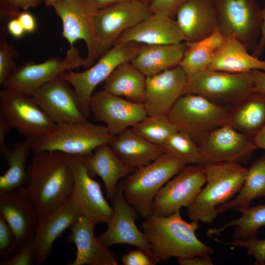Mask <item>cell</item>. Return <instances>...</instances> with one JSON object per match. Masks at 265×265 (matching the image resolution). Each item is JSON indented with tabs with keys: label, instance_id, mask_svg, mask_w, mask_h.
I'll return each instance as SVG.
<instances>
[{
	"label": "cell",
	"instance_id": "1",
	"mask_svg": "<svg viewBox=\"0 0 265 265\" xmlns=\"http://www.w3.org/2000/svg\"><path fill=\"white\" fill-rule=\"evenodd\" d=\"M27 172L28 182L21 188L34 203L39 218L71 196L74 176L67 154L48 151L34 153Z\"/></svg>",
	"mask_w": 265,
	"mask_h": 265
},
{
	"label": "cell",
	"instance_id": "2",
	"mask_svg": "<svg viewBox=\"0 0 265 265\" xmlns=\"http://www.w3.org/2000/svg\"><path fill=\"white\" fill-rule=\"evenodd\" d=\"M200 228L198 221L184 220L180 211L164 216L152 214L145 218L142 224V232L158 262L171 257L188 258L212 254L213 249L196 235Z\"/></svg>",
	"mask_w": 265,
	"mask_h": 265
},
{
	"label": "cell",
	"instance_id": "3",
	"mask_svg": "<svg viewBox=\"0 0 265 265\" xmlns=\"http://www.w3.org/2000/svg\"><path fill=\"white\" fill-rule=\"evenodd\" d=\"M207 184L187 207L192 221L212 223L218 214L216 207L237 194L245 179L247 170L240 163L217 162L203 165Z\"/></svg>",
	"mask_w": 265,
	"mask_h": 265
},
{
	"label": "cell",
	"instance_id": "4",
	"mask_svg": "<svg viewBox=\"0 0 265 265\" xmlns=\"http://www.w3.org/2000/svg\"><path fill=\"white\" fill-rule=\"evenodd\" d=\"M186 165L165 153L150 164L137 169L122 182L127 201L146 218L153 214L154 199L160 189Z\"/></svg>",
	"mask_w": 265,
	"mask_h": 265
},
{
	"label": "cell",
	"instance_id": "5",
	"mask_svg": "<svg viewBox=\"0 0 265 265\" xmlns=\"http://www.w3.org/2000/svg\"><path fill=\"white\" fill-rule=\"evenodd\" d=\"M113 135L105 126L87 121L56 124L46 136L32 141L31 151H58L86 157L100 145L109 144Z\"/></svg>",
	"mask_w": 265,
	"mask_h": 265
},
{
	"label": "cell",
	"instance_id": "6",
	"mask_svg": "<svg viewBox=\"0 0 265 265\" xmlns=\"http://www.w3.org/2000/svg\"><path fill=\"white\" fill-rule=\"evenodd\" d=\"M254 88L253 71L232 73L207 70L187 79L184 94L200 95L230 108L253 93Z\"/></svg>",
	"mask_w": 265,
	"mask_h": 265
},
{
	"label": "cell",
	"instance_id": "7",
	"mask_svg": "<svg viewBox=\"0 0 265 265\" xmlns=\"http://www.w3.org/2000/svg\"><path fill=\"white\" fill-rule=\"evenodd\" d=\"M145 44L134 42L116 43L99 60L84 71L72 70L60 76L70 83L76 90L83 113L90 114L89 103L93 91L101 82L105 81L121 64L131 61Z\"/></svg>",
	"mask_w": 265,
	"mask_h": 265
},
{
	"label": "cell",
	"instance_id": "8",
	"mask_svg": "<svg viewBox=\"0 0 265 265\" xmlns=\"http://www.w3.org/2000/svg\"><path fill=\"white\" fill-rule=\"evenodd\" d=\"M52 6L61 19L62 35L70 47L78 40H82L87 47L84 67L87 69L99 58V45L95 26V16L99 8L95 0H59Z\"/></svg>",
	"mask_w": 265,
	"mask_h": 265
},
{
	"label": "cell",
	"instance_id": "9",
	"mask_svg": "<svg viewBox=\"0 0 265 265\" xmlns=\"http://www.w3.org/2000/svg\"><path fill=\"white\" fill-rule=\"evenodd\" d=\"M219 31L233 36L249 52L257 47L261 33L262 9L256 0H213Z\"/></svg>",
	"mask_w": 265,
	"mask_h": 265
},
{
	"label": "cell",
	"instance_id": "10",
	"mask_svg": "<svg viewBox=\"0 0 265 265\" xmlns=\"http://www.w3.org/2000/svg\"><path fill=\"white\" fill-rule=\"evenodd\" d=\"M229 107L216 105L198 95L184 94L167 115L178 131L192 138L227 124Z\"/></svg>",
	"mask_w": 265,
	"mask_h": 265
},
{
	"label": "cell",
	"instance_id": "11",
	"mask_svg": "<svg viewBox=\"0 0 265 265\" xmlns=\"http://www.w3.org/2000/svg\"><path fill=\"white\" fill-rule=\"evenodd\" d=\"M0 115L11 128L32 141L46 136L56 125L32 96L13 89L0 92Z\"/></svg>",
	"mask_w": 265,
	"mask_h": 265
},
{
	"label": "cell",
	"instance_id": "12",
	"mask_svg": "<svg viewBox=\"0 0 265 265\" xmlns=\"http://www.w3.org/2000/svg\"><path fill=\"white\" fill-rule=\"evenodd\" d=\"M85 60L73 46L67 50L64 58L52 57L41 63L26 62L17 66L2 86L32 96L40 87L62 74L84 66Z\"/></svg>",
	"mask_w": 265,
	"mask_h": 265
},
{
	"label": "cell",
	"instance_id": "13",
	"mask_svg": "<svg viewBox=\"0 0 265 265\" xmlns=\"http://www.w3.org/2000/svg\"><path fill=\"white\" fill-rule=\"evenodd\" d=\"M151 13L149 3L141 1L118 2L99 9L95 16L99 58L114 46L125 31Z\"/></svg>",
	"mask_w": 265,
	"mask_h": 265
},
{
	"label": "cell",
	"instance_id": "14",
	"mask_svg": "<svg viewBox=\"0 0 265 265\" xmlns=\"http://www.w3.org/2000/svg\"><path fill=\"white\" fill-rule=\"evenodd\" d=\"M198 145L203 163H243L257 149L253 138L226 124L207 132L199 138Z\"/></svg>",
	"mask_w": 265,
	"mask_h": 265
},
{
	"label": "cell",
	"instance_id": "15",
	"mask_svg": "<svg viewBox=\"0 0 265 265\" xmlns=\"http://www.w3.org/2000/svg\"><path fill=\"white\" fill-rule=\"evenodd\" d=\"M206 183L203 165H186L159 191L154 200L153 214L168 216L188 207Z\"/></svg>",
	"mask_w": 265,
	"mask_h": 265
},
{
	"label": "cell",
	"instance_id": "16",
	"mask_svg": "<svg viewBox=\"0 0 265 265\" xmlns=\"http://www.w3.org/2000/svg\"><path fill=\"white\" fill-rule=\"evenodd\" d=\"M111 201L112 216L106 231L97 237L99 241L107 247L118 244L133 245L156 259L145 235L136 225L139 213L126 199L122 182H118Z\"/></svg>",
	"mask_w": 265,
	"mask_h": 265
},
{
	"label": "cell",
	"instance_id": "17",
	"mask_svg": "<svg viewBox=\"0 0 265 265\" xmlns=\"http://www.w3.org/2000/svg\"><path fill=\"white\" fill-rule=\"evenodd\" d=\"M67 161L74 176L71 197L79 207L82 215L95 225L108 224L112 208L105 198L101 185L88 174L83 164V157L67 154Z\"/></svg>",
	"mask_w": 265,
	"mask_h": 265
},
{
	"label": "cell",
	"instance_id": "18",
	"mask_svg": "<svg viewBox=\"0 0 265 265\" xmlns=\"http://www.w3.org/2000/svg\"><path fill=\"white\" fill-rule=\"evenodd\" d=\"M89 109L94 120L104 123L113 136L132 128L147 116L143 104L131 102L104 89L93 93Z\"/></svg>",
	"mask_w": 265,
	"mask_h": 265
},
{
	"label": "cell",
	"instance_id": "19",
	"mask_svg": "<svg viewBox=\"0 0 265 265\" xmlns=\"http://www.w3.org/2000/svg\"><path fill=\"white\" fill-rule=\"evenodd\" d=\"M32 96L55 124L87 121L76 90L60 76L42 85Z\"/></svg>",
	"mask_w": 265,
	"mask_h": 265
},
{
	"label": "cell",
	"instance_id": "20",
	"mask_svg": "<svg viewBox=\"0 0 265 265\" xmlns=\"http://www.w3.org/2000/svg\"><path fill=\"white\" fill-rule=\"evenodd\" d=\"M81 215L79 207L71 196L57 209L39 218L33 237L37 265L48 259L55 240Z\"/></svg>",
	"mask_w": 265,
	"mask_h": 265
},
{
	"label": "cell",
	"instance_id": "21",
	"mask_svg": "<svg viewBox=\"0 0 265 265\" xmlns=\"http://www.w3.org/2000/svg\"><path fill=\"white\" fill-rule=\"evenodd\" d=\"M187 80V76L179 65L146 77L145 98L143 104L147 115L168 114L184 94Z\"/></svg>",
	"mask_w": 265,
	"mask_h": 265
},
{
	"label": "cell",
	"instance_id": "22",
	"mask_svg": "<svg viewBox=\"0 0 265 265\" xmlns=\"http://www.w3.org/2000/svg\"><path fill=\"white\" fill-rule=\"evenodd\" d=\"M0 216L11 229L18 249L34 237L39 215L33 202L21 188L0 192Z\"/></svg>",
	"mask_w": 265,
	"mask_h": 265
},
{
	"label": "cell",
	"instance_id": "23",
	"mask_svg": "<svg viewBox=\"0 0 265 265\" xmlns=\"http://www.w3.org/2000/svg\"><path fill=\"white\" fill-rule=\"evenodd\" d=\"M175 18L186 43L205 39L218 28L213 0H190L180 8Z\"/></svg>",
	"mask_w": 265,
	"mask_h": 265
},
{
	"label": "cell",
	"instance_id": "24",
	"mask_svg": "<svg viewBox=\"0 0 265 265\" xmlns=\"http://www.w3.org/2000/svg\"><path fill=\"white\" fill-rule=\"evenodd\" d=\"M127 42L155 45L177 44L185 41L175 19L161 13H152L139 23L125 31L116 43Z\"/></svg>",
	"mask_w": 265,
	"mask_h": 265
},
{
	"label": "cell",
	"instance_id": "25",
	"mask_svg": "<svg viewBox=\"0 0 265 265\" xmlns=\"http://www.w3.org/2000/svg\"><path fill=\"white\" fill-rule=\"evenodd\" d=\"M96 225L81 215L70 230L68 240L77 248L76 258L71 265H117L114 255L94 235Z\"/></svg>",
	"mask_w": 265,
	"mask_h": 265
},
{
	"label": "cell",
	"instance_id": "26",
	"mask_svg": "<svg viewBox=\"0 0 265 265\" xmlns=\"http://www.w3.org/2000/svg\"><path fill=\"white\" fill-rule=\"evenodd\" d=\"M83 160L91 177L98 176L102 179L105 186L106 196L110 201L114 197L120 180L127 177L137 169L125 164L108 144L99 146L91 155L83 157Z\"/></svg>",
	"mask_w": 265,
	"mask_h": 265
},
{
	"label": "cell",
	"instance_id": "27",
	"mask_svg": "<svg viewBox=\"0 0 265 265\" xmlns=\"http://www.w3.org/2000/svg\"><path fill=\"white\" fill-rule=\"evenodd\" d=\"M108 144L125 164L134 169L150 164L165 153L163 145L149 142L131 128L114 136Z\"/></svg>",
	"mask_w": 265,
	"mask_h": 265
},
{
	"label": "cell",
	"instance_id": "28",
	"mask_svg": "<svg viewBox=\"0 0 265 265\" xmlns=\"http://www.w3.org/2000/svg\"><path fill=\"white\" fill-rule=\"evenodd\" d=\"M187 47L186 42L145 45L131 62L146 77H151L179 65Z\"/></svg>",
	"mask_w": 265,
	"mask_h": 265
},
{
	"label": "cell",
	"instance_id": "29",
	"mask_svg": "<svg viewBox=\"0 0 265 265\" xmlns=\"http://www.w3.org/2000/svg\"><path fill=\"white\" fill-rule=\"evenodd\" d=\"M248 52L235 37H226L208 70L232 73H247L254 70L265 72V60L259 59Z\"/></svg>",
	"mask_w": 265,
	"mask_h": 265
},
{
	"label": "cell",
	"instance_id": "30",
	"mask_svg": "<svg viewBox=\"0 0 265 265\" xmlns=\"http://www.w3.org/2000/svg\"><path fill=\"white\" fill-rule=\"evenodd\" d=\"M227 124L253 138L265 125V93L253 92L230 107Z\"/></svg>",
	"mask_w": 265,
	"mask_h": 265
},
{
	"label": "cell",
	"instance_id": "31",
	"mask_svg": "<svg viewBox=\"0 0 265 265\" xmlns=\"http://www.w3.org/2000/svg\"><path fill=\"white\" fill-rule=\"evenodd\" d=\"M146 77L131 61L119 65L105 81L103 89L125 97L134 103L143 104L146 94Z\"/></svg>",
	"mask_w": 265,
	"mask_h": 265
},
{
	"label": "cell",
	"instance_id": "32",
	"mask_svg": "<svg viewBox=\"0 0 265 265\" xmlns=\"http://www.w3.org/2000/svg\"><path fill=\"white\" fill-rule=\"evenodd\" d=\"M226 37L218 30L211 36L193 43H186L187 47L179 65L187 79L207 70L216 53Z\"/></svg>",
	"mask_w": 265,
	"mask_h": 265
},
{
	"label": "cell",
	"instance_id": "33",
	"mask_svg": "<svg viewBox=\"0 0 265 265\" xmlns=\"http://www.w3.org/2000/svg\"><path fill=\"white\" fill-rule=\"evenodd\" d=\"M265 197V153L248 169L242 186L236 196L216 207L218 213L229 210L250 207L254 199Z\"/></svg>",
	"mask_w": 265,
	"mask_h": 265
},
{
	"label": "cell",
	"instance_id": "34",
	"mask_svg": "<svg viewBox=\"0 0 265 265\" xmlns=\"http://www.w3.org/2000/svg\"><path fill=\"white\" fill-rule=\"evenodd\" d=\"M32 141L26 139L14 144L5 158L9 168L0 176V192H7L25 186L28 182L26 164L29 152L31 150Z\"/></svg>",
	"mask_w": 265,
	"mask_h": 265
},
{
	"label": "cell",
	"instance_id": "35",
	"mask_svg": "<svg viewBox=\"0 0 265 265\" xmlns=\"http://www.w3.org/2000/svg\"><path fill=\"white\" fill-rule=\"evenodd\" d=\"M242 213L238 218L232 220L219 228H212L207 231L208 237L219 236L225 229L235 226L233 237L235 240H245L257 238L261 228L265 226V204L239 209Z\"/></svg>",
	"mask_w": 265,
	"mask_h": 265
},
{
	"label": "cell",
	"instance_id": "36",
	"mask_svg": "<svg viewBox=\"0 0 265 265\" xmlns=\"http://www.w3.org/2000/svg\"><path fill=\"white\" fill-rule=\"evenodd\" d=\"M131 128L149 142L162 145L171 134L178 131L167 114H163L147 115Z\"/></svg>",
	"mask_w": 265,
	"mask_h": 265
},
{
	"label": "cell",
	"instance_id": "37",
	"mask_svg": "<svg viewBox=\"0 0 265 265\" xmlns=\"http://www.w3.org/2000/svg\"><path fill=\"white\" fill-rule=\"evenodd\" d=\"M165 153L182 161L186 165H202L203 159L192 137L188 133L180 131L171 134L162 144Z\"/></svg>",
	"mask_w": 265,
	"mask_h": 265
},
{
	"label": "cell",
	"instance_id": "38",
	"mask_svg": "<svg viewBox=\"0 0 265 265\" xmlns=\"http://www.w3.org/2000/svg\"><path fill=\"white\" fill-rule=\"evenodd\" d=\"M18 52L14 46L2 39L0 42V84L2 85L16 68L15 59Z\"/></svg>",
	"mask_w": 265,
	"mask_h": 265
},
{
	"label": "cell",
	"instance_id": "39",
	"mask_svg": "<svg viewBox=\"0 0 265 265\" xmlns=\"http://www.w3.org/2000/svg\"><path fill=\"white\" fill-rule=\"evenodd\" d=\"M211 238L215 241L220 243L244 247L247 250V255L252 256L255 258V265H265V239H261L256 238L245 240H235L232 241L225 242L213 238L212 236Z\"/></svg>",
	"mask_w": 265,
	"mask_h": 265
},
{
	"label": "cell",
	"instance_id": "40",
	"mask_svg": "<svg viewBox=\"0 0 265 265\" xmlns=\"http://www.w3.org/2000/svg\"><path fill=\"white\" fill-rule=\"evenodd\" d=\"M18 250L11 229L5 220L0 216V262L9 260Z\"/></svg>",
	"mask_w": 265,
	"mask_h": 265
},
{
	"label": "cell",
	"instance_id": "41",
	"mask_svg": "<svg viewBox=\"0 0 265 265\" xmlns=\"http://www.w3.org/2000/svg\"><path fill=\"white\" fill-rule=\"evenodd\" d=\"M42 0H0V13L2 17L10 19L16 18L20 13L19 9L26 10L38 6Z\"/></svg>",
	"mask_w": 265,
	"mask_h": 265
},
{
	"label": "cell",
	"instance_id": "42",
	"mask_svg": "<svg viewBox=\"0 0 265 265\" xmlns=\"http://www.w3.org/2000/svg\"><path fill=\"white\" fill-rule=\"evenodd\" d=\"M33 237L18 249L8 260L0 262V265H32L36 263Z\"/></svg>",
	"mask_w": 265,
	"mask_h": 265
},
{
	"label": "cell",
	"instance_id": "43",
	"mask_svg": "<svg viewBox=\"0 0 265 265\" xmlns=\"http://www.w3.org/2000/svg\"><path fill=\"white\" fill-rule=\"evenodd\" d=\"M190 0H152L149 3L152 13H161L175 19L180 8Z\"/></svg>",
	"mask_w": 265,
	"mask_h": 265
},
{
	"label": "cell",
	"instance_id": "44",
	"mask_svg": "<svg viewBox=\"0 0 265 265\" xmlns=\"http://www.w3.org/2000/svg\"><path fill=\"white\" fill-rule=\"evenodd\" d=\"M121 261L124 265H155L159 263L147 252L139 248L124 255Z\"/></svg>",
	"mask_w": 265,
	"mask_h": 265
},
{
	"label": "cell",
	"instance_id": "45",
	"mask_svg": "<svg viewBox=\"0 0 265 265\" xmlns=\"http://www.w3.org/2000/svg\"><path fill=\"white\" fill-rule=\"evenodd\" d=\"M10 128L3 117L0 115V155L3 159L10 149L5 143V137L6 133L10 130Z\"/></svg>",
	"mask_w": 265,
	"mask_h": 265
},
{
	"label": "cell",
	"instance_id": "46",
	"mask_svg": "<svg viewBox=\"0 0 265 265\" xmlns=\"http://www.w3.org/2000/svg\"><path fill=\"white\" fill-rule=\"evenodd\" d=\"M17 18L26 33H32L36 28V21L34 16L27 12H20Z\"/></svg>",
	"mask_w": 265,
	"mask_h": 265
},
{
	"label": "cell",
	"instance_id": "47",
	"mask_svg": "<svg viewBox=\"0 0 265 265\" xmlns=\"http://www.w3.org/2000/svg\"><path fill=\"white\" fill-rule=\"evenodd\" d=\"M181 265H212V260L210 255L196 256L188 258H177Z\"/></svg>",
	"mask_w": 265,
	"mask_h": 265
},
{
	"label": "cell",
	"instance_id": "48",
	"mask_svg": "<svg viewBox=\"0 0 265 265\" xmlns=\"http://www.w3.org/2000/svg\"><path fill=\"white\" fill-rule=\"evenodd\" d=\"M265 49V7L262 10L261 33L258 44L252 52V55L258 57L263 53Z\"/></svg>",
	"mask_w": 265,
	"mask_h": 265
},
{
	"label": "cell",
	"instance_id": "49",
	"mask_svg": "<svg viewBox=\"0 0 265 265\" xmlns=\"http://www.w3.org/2000/svg\"><path fill=\"white\" fill-rule=\"evenodd\" d=\"M7 28L9 33L16 38L22 37L26 32L17 17L10 19L7 23Z\"/></svg>",
	"mask_w": 265,
	"mask_h": 265
},
{
	"label": "cell",
	"instance_id": "50",
	"mask_svg": "<svg viewBox=\"0 0 265 265\" xmlns=\"http://www.w3.org/2000/svg\"><path fill=\"white\" fill-rule=\"evenodd\" d=\"M252 71L254 74V92L265 93V72L259 70Z\"/></svg>",
	"mask_w": 265,
	"mask_h": 265
},
{
	"label": "cell",
	"instance_id": "51",
	"mask_svg": "<svg viewBox=\"0 0 265 265\" xmlns=\"http://www.w3.org/2000/svg\"><path fill=\"white\" fill-rule=\"evenodd\" d=\"M253 141L257 148L265 150V125L254 136Z\"/></svg>",
	"mask_w": 265,
	"mask_h": 265
},
{
	"label": "cell",
	"instance_id": "52",
	"mask_svg": "<svg viewBox=\"0 0 265 265\" xmlns=\"http://www.w3.org/2000/svg\"><path fill=\"white\" fill-rule=\"evenodd\" d=\"M151 0H95L99 9L118 2L132 1H141L150 3Z\"/></svg>",
	"mask_w": 265,
	"mask_h": 265
},
{
	"label": "cell",
	"instance_id": "53",
	"mask_svg": "<svg viewBox=\"0 0 265 265\" xmlns=\"http://www.w3.org/2000/svg\"><path fill=\"white\" fill-rule=\"evenodd\" d=\"M44 0L46 4L48 5L52 3H53L54 2H55L59 0Z\"/></svg>",
	"mask_w": 265,
	"mask_h": 265
}]
</instances>
